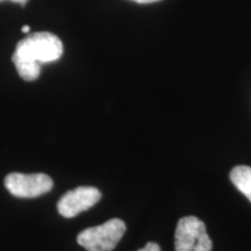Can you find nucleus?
Listing matches in <instances>:
<instances>
[{"label": "nucleus", "mask_w": 251, "mask_h": 251, "mask_svg": "<svg viewBox=\"0 0 251 251\" xmlns=\"http://www.w3.org/2000/svg\"><path fill=\"white\" fill-rule=\"evenodd\" d=\"M126 233V224L120 219L87 228L78 234L77 243L87 251H112Z\"/></svg>", "instance_id": "f03ea898"}, {"label": "nucleus", "mask_w": 251, "mask_h": 251, "mask_svg": "<svg viewBox=\"0 0 251 251\" xmlns=\"http://www.w3.org/2000/svg\"><path fill=\"white\" fill-rule=\"evenodd\" d=\"M54 181L46 174L12 172L5 177V187L18 198H36L51 191Z\"/></svg>", "instance_id": "7ed1b4c3"}, {"label": "nucleus", "mask_w": 251, "mask_h": 251, "mask_svg": "<svg viewBox=\"0 0 251 251\" xmlns=\"http://www.w3.org/2000/svg\"><path fill=\"white\" fill-rule=\"evenodd\" d=\"M21 31H23V33H29L30 27L29 26H24L23 29H21Z\"/></svg>", "instance_id": "9d476101"}, {"label": "nucleus", "mask_w": 251, "mask_h": 251, "mask_svg": "<svg viewBox=\"0 0 251 251\" xmlns=\"http://www.w3.org/2000/svg\"><path fill=\"white\" fill-rule=\"evenodd\" d=\"M206 231V225L196 216H185L177 224L175 234L176 251H193Z\"/></svg>", "instance_id": "39448f33"}, {"label": "nucleus", "mask_w": 251, "mask_h": 251, "mask_svg": "<svg viewBox=\"0 0 251 251\" xmlns=\"http://www.w3.org/2000/svg\"><path fill=\"white\" fill-rule=\"evenodd\" d=\"M131 1L139 2V4H151V2L161 1V0H131Z\"/></svg>", "instance_id": "1a4fd4ad"}, {"label": "nucleus", "mask_w": 251, "mask_h": 251, "mask_svg": "<svg viewBox=\"0 0 251 251\" xmlns=\"http://www.w3.org/2000/svg\"><path fill=\"white\" fill-rule=\"evenodd\" d=\"M2 1H12L15 2V4H20L21 6H25L28 2V0H0V2Z\"/></svg>", "instance_id": "6e6552de"}, {"label": "nucleus", "mask_w": 251, "mask_h": 251, "mask_svg": "<svg viewBox=\"0 0 251 251\" xmlns=\"http://www.w3.org/2000/svg\"><path fill=\"white\" fill-rule=\"evenodd\" d=\"M230 180L235 187L251 202V168L247 165L235 166L230 172Z\"/></svg>", "instance_id": "423d86ee"}, {"label": "nucleus", "mask_w": 251, "mask_h": 251, "mask_svg": "<svg viewBox=\"0 0 251 251\" xmlns=\"http://www.w3.org/2000/svg\"><path fill=\"white\" fill-rule=\"evenodd\" d=\"M63 50L64 47L58 36L49 31H39L18 42L12 62L19 76L26 81H33L40 76L41 65L58 61Z\"/></svg>", "instance_id": "f257e3e1"}, {"label": "nucleus", "mask_w": 251, "mask_h": 251, "mask_svg": "<svg viewBox=\"0 0 251 251\" xmlns=\"http://www.w3.org/2000/svg\"><path fill=\"white\" fill-rule=\"evenodd\" d=\"M101 199V192L97 187L79 186L68 191L57 202V211L64 218L77 216L98 203Z\"/></svg>", "instance_id": "20e7f679"}, {"label": "nucleus", "mask_w": 251, "mask_h": 251, "mask_svg": "<svg viewBox=\"0 0 251 251\" xmlns=\"http://www.w3.org/2000/svg\"><path fill=\"white\" fill-rule=\"evenodd\" d=\"M137 251H162V250H161V247H159L157 243L149 242L146 244V247H143L142 249H140Z\"/></svg>", "instance_id": "0eeeda50"}]
</instances>
